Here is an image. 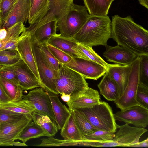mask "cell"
<instances>
[{
    "instance_id": "cell-1",
    "label": "cell",
    "mask_w": 148,
    "mask_h": 148,
    "mask_svg": "<svg viewBox=\"0 0 148 148\" xmlns=\"http://www.w3.org/2000/svg\"><path fill=\"white\" fill-rule=\"evenodd\" d=\"M111 36L120 45L138 56L148 54V31L136 23L130 15L112 16Z\"/></svg>"
},
{
    "instance_id": "cell-2",
    "label": "cell",
    "mask_w": 148,
    "mask_h": 148,
    "mask_svg": "<svg viewBox=\"0 0 148 148\" xmlns=\"http://www.w3.org/2000/svg\"><path fill=\"white\" fill-rule=\"evenodd\" d=\"M111 23L108 15H90L73 38L78 42L92 47L105 46L111 38Z\"/></svg>"
},
{
    "instance_id": "cell-3",
    "label": "cell",
    "mask_w": 148,
    "mask_h": 148,
    "mask_svg": "<svg viewBox=\"0 0 148 148\" xmlns=\"http://www.w3.org/2000/svg\"><path fill=\"white\" fill-rule=\"evenodd\" d=\"M85 6L73 3L58 19L57 28L62 36L73 38L90 16Z\"/></svg>"
},
{
    "instance_id": "cell-4",
    "label": "cell",
    "mask_w": 148,
    "mask_h": 148,
    "mask_svg": "<svg viewBox=\"0 0 148 148\" xmlns=\"http://www.w3.org/2000/svg\"><path fill=\"white\" fill-rule=\"evenodd\" d=\"M82 111L91 124L97 130L115 133L117 125L112 108L105 101L90 108L78 109Z\"/></svg>"
},
{
    "instance_id": "cell-5",
    "label": "cell",
    "mask_w": 148,
    "mask_h": 148,
    "mask_svg": "<svg viewBox=\"0 0 148 148\" xmlns=\"http://www.w3.org/2000/svg\"><path fill=\"white\" fill-rule=\"evenodd\" d=\"M129 124L119 125H117L118 130L115 134L113 139L104 142H99L85 140V146L97 147H125L139 142L142 136L147 131L144 128L132 127Z\"/></svg>"
},
{
    "instance_id": "cell-6",
    "label": "cell",
    "mask_w": 148,
    "mask_h": 148,
    "mask_svg": "<svg viewBox=\"0 0 148 148\" xmlns=\"http://www.w3.org/2000/svg\"><path fill=\"white\" fill-rule=\"evenodd\" d=\"M88 84L80 74L67 66L60 64L56 79L59 94L72 95L88 87Z\"/></svg>"
},
{
    "instance_id": "cell-7",
    "label": "cell",
    "mask_w": 148,
    "mask_h": 148,
    "mask_svg": "<svg viewBox=\"0 0 148 148\" xmlns=\"http://www.w3.org/2000/svg\"><path fill=\"white\" fill-rule=\"evenodd\" d=\"M32 42L41 88L47 92L59 94L56 87V79L58 70H54L49 66L40 52L38 44L32 37Z\"/></svg>"
},
{
    "instance_id": "cell-8",
    "label": "cell",
    "mask_w": 148,
    "mask_h": 148,
    "mask_svg": "<svg viewBox=\"0 0 148 148\" xmlns=\"http://www.w3.org/2000/svg\"><path fill=\"white\" fill-rule=\"evenodd\" d=\"M131 64V69L126 87L122 95L114 102L116 107L121 110L138 105L136 96L140 81V57L138 56Z\"/></svg>"
},
{
    "instance_id": "cell-9",
    "label": "cell",
    "mask_w": 148,
    "mask_h": 148,
    "mask_svg": "<svg viewBox=\"0 0 148 148\" xmlns=\"http://www.w3.org/2000/svg\"><path fill=\"white\" fill-rule=\"evenodd\" d=\"M57 17L49 11L41 20L30 25L25 30L30 32L32 37L38 44L46 43L57 34Z\"/></svg>"
},
{
    "instance_id": "cell-10",
    "label": "cell",
    "mask_w": 148,
    "mask_h": 148,
    "mask_svg": "<svg viewBox=\"0 0 148 148\" xmlns=\"http://www.w3.org/2000/svg\"><path fill=\"white\" fill-rule=\"evenodd\" d=\"M63 65L76 71L85 79L97 80L103 76L106 71V69L101 64L81 58L72 57L69 63Z\"/></svg>"
},
{
    "instance_id": "cell-11",
    "label": "cell",
    "mask_w": 148,
    "mask_h": 148,
    "mask_svg": "<svg viewBox=\"0 0 148 148\" xmlns=\"http://www.w3.org/2000/svg\"><path fill=\"white\" fill-rule=\"evenodd\" d=\"M23 98L33 107L35 111L48 116L56 122L50 98L43 88H35L28 94L23 95Z\"/></svg>"
},
{
    "instance_id": "cell-12",
    "label": "cell",
    "mask_w": 148,
    "mask_h": 148,
    "mask_svg": "<svg viewBox=\"0 0 148 148\" xmlns=\"http://www.w3.org/2000/svg\"><path fill=\"white\" fill-rule=\"evenodd\" d=\"M116 121L145 128L148 125V109L139 105L133 106L114 114Z\"/></svg>"
},
{
    "instance_id": "cell-13",
    "label": "cell",
    "mask_w": 148,
    "mask_h": 148,
    "mask_svg": "<svg viewBox=\"0 0 148 148\" xmlns=\"http://www.w3.org/2000/svg\"><path fill=\"white\" fill-rule=\"evenodd\" d=\"M32 119V114H25L16 123H0V146H15L14 141Z\"/></svg>"
},
{
    "instance_id": "cell-14",
    "label": "cell",
    "mask_w": 148,
    "mask_h": 148,
    "mask_svg": "<svg viewBox=\"0 0 148 148\" xmlns=\"http://www.w3.org/2000/svg\"><path fill=\"white\" fill-rule=\"evenodd\" d=\"M101 101L98 91L88 86L71 95L66 104L70 111L81 108H90Z\"/></svg>"
},
{
    "instance_id": "cell-15",
    "label": "cell",
    "mask_w": 148,
    "mask_h": 148,
    "mask_svg": "<svg viewBox=\"0 0 148 148\" xmlns=\"http://www.w3.org/2000/svg\"><path fill=\"white\" fill-rule=\"evenodd\" d=\"M31 5L30 0H17L2 21L1 28L7 29L16 23L28 20Z\"/></svg>"
},
{
    "instance_id": "cell-16",
    "label": "cell",
    "mask_w": 148,
    "mask_h": 148,
    "mask_svg": "<svg viewBox=\"0 0 148 148\" xmlns=\"http://www.w3.org/2000/svg\"><path fill=\"white\" fill-rule=\"evenodd\" d=\"M16 47L17 50L22 60L31 69L40 81L32 51V36L30 32L25 30L21 33L18 41Z\"/></svg>"
},
{
    "instance_id": "cell-17",
    "label": "cell",
    "mask_w": 148,
    "mask_h": 148,
    "mask_svg": "<svg viewBox=\"0 0 148 148\" xmlns=\"http://www.w3.org/2000/svg\"><path fill=\"white\" fill-rule=\"evenodd\" d=\"M19 85L23 90L41 88V84L32 71L22 60L13 65Z\"/></svg>"
},
{
    "instance_id": "cell-18",
    "label": "cell",
    "mask_w": 148,
    "mask_h": 148,
    "mask_svg": "<svg viewBox=\"0 0 148 148\" xmlns=\"http://www.w3.org/2000/svg\"><path fill=\"white\" fill-rule=\"evenodd\" d=\"M103 56L108 61L122 65L131 64L138 56L128 49L117 45L115 46H105Z\"/></svg>"
},
{
    "instance_id": "cell-19",
    "label": "cell",
    "mask_w": 148,
    "mask_h": 148,
    "mask_svg": "<svg viewBox=\"0 0 148 148\" xmlns=\"http://www.w3.org/2000/svg\"><path fill=\"white\" fill-rule=\"evenodd\" d=\"M47 43L57 47L71 57L84 59L80 51L77 48V42L73 38L63 36L60 34L53 35Z\"/></svg>"
},
{
    "instance_id": "cell-20",
    "label": "cell",
    "mask_w": 148,
    "mask_h": 148,
    "mask_svg": "<svg viewBox=\"0 0 148 148\" xmlns=\"http://www.w3.org/2000/svg\"><path fill=\"white\" fill-rule=\"evenodd\" d=\"M131 68V64L125 65L115 64H109L107 68L109 75L119 87L120 96L127 85Z\"/></svg>"
},
{
    "instance_id": "cell-21",
    "label": "cell",
    "mask_w": 148,
    "mask_h": 148,
    "mask_svg": "<svg viewBox=\"0 0 148 148\" xmlns=\"http://www.w3.org/2000/svg\"><path fill=\"white\" fill-rule=\"evenodd\" d=\"M103 76L97 85L100 94L108 101L115 102L120 96L119 87L111 78L107 71Z\"/></svg>"
},
{
    "instance_id": "cell-22",
    "label": "cell",
    "mask_w": 148,
    "mask_h": 148,
    "mask_svg": "<svg viewBox=\"0 0 148 148\" xmlns=\"http://www.w3.org/2000/svg\"><path fill=\"white\" fill-rule=\"evenodd\" d=\"M61 130L60 134L64 140H84V136L75 121L73 110L70 111L69 115Z\"/></svg>"
},
{
    "instance_id": "cell-23",
    "label": "cell",
    "mask_w": 148,
    "mask_h": 148,
    "mask_svg": "<svg viewBox=\"0 0 148 148\" xmlns=\"http://www.w3.org/2000/svg\"><path fill=\"white\" fill-rule=\"evenodd\" d=\"M47 92L51 100L58 130H61L69 115L70 111L65 105L60 102L58 94Z\"/></svg>"
},
{
    "instance_id": "cell-24",
    "label": "cell",
    "mask_w": 148,
    "mask_h": 148,
    "mask_svg": "<svg viewBox=\"0 0 148 148\" xmlns=\"http://www.w3.org/2000/svg\"><path fill=\"white\" fill-rule=\"evenodd\" d=\"M26 28L24 23L20 22L7 29V35L5 38L1 41L0 51L6 49L17 50L18 41Z\"/></svg>"
},
{
    "instance_id": "cell-25",
    "label": "cell",
    "mask_w": 148,
    "mask_h": 148,
    "mask_svg": "<svg viewBox=\"0 0 148 148\" xmlns=\"http://www.w3.org/2000/svg\"><path fill=\"white\" fill-rule=\"evenodd\" d=\"M50 10L49 0H33L31 5L28 19L32 25L41 20Z\"/></svg>"
},
{
    "instance_id": "cell-26",
    "label": "cell",
    "mask_w": 148,
    "mask_h": 148,
    "mask_svg": "<svg viewBox=\"0 0 148 148\" xmlns=\"http://www.w3.org/2000/svg\"><path fill=\"white\" fill-rule=\"evenodd\" d=\"M114 0H83L89 14L92 16H106Z\"/></svg>"
},
{
    "instance_id": "cell-27",
    "label": "cell",
    "mask_w": 148,
    "mask_h": 148,
    "mask_svg": "<svg viewBox=\"0 0 148 148\" xmlns=\"http://www.w3.org/2000/svg\"><path fill=\"white\" fill-rule=\"evenodd\" d=\"M46 136L50 137L49 134L32 119L19 135L17 139L25 143L29 140Z\"/></svg>"
},
{
    "instance_id": "cell-28",
    "label": "cell",
    "mask_w": 148,
    "mask_h": 148,
    "mask_svg": "<svg viewBox=\"0 0 148 148\" xmlns=\"http://www.w3.org/2000/svg\"><path fill=\"white\" fill-rule=\"evenodd\" d=\"M0 108L8 112L23 114H32L35 110L33 107L23 98L18 101H10L1 104Z\"/></svg>"
},
{
    "instance_id": "cell-29",
    "label": "cell",
    "mask_w": 148,
    "mask_h": 148,
    "mask_svg": "<svg viewBox=\"0 0 148 148\" xmlns=\"http://www.w3.org/2000/svg\"><path fill=\"white\" fill-rule=\"evenodd\" d=\"M32 115L33 121L46 131L50 137L53 136L58 132V128L56 122L48 116L34 110Z\"/></svg>"
},
{
    "instance_id": "cell-30",
    "label": "cell",
    "mask_w": 148,
    "mask_h": 148,
    "mask_svg": "<svg viewBox=\"0 0 148 148\" xmlns=\"http://www.w3.org/2000/svg\"><path fill=\"white\" fill-rule=\"evenodd\" d=\"M0 83L11 101H18L23 98V90L19 85L1 77Z\"/></svg>"
},
{
    "instance_id": "cell-31",
    "label": "cell",
    "mask_w": 148,
    "mask_h": 148,
    "mask_svg": "<svg viewBox=\"0 0 148 148\" xmlns=\"http://www.w3.org/2000/svg\"><path fill=\"white\" fill-rule=\"evenodd\" d=\"M77 48L82 54L84 59L95 62L103 66L107 69L109 64L97 54L92 47L78 42Z\"/></svg>"
},
{
    "instance_id": "cell-32",
    "label": "cell",
    "mask_w": 148,
    "mask_h": 148,
    "mask_svg": "<svg viewBox=\"0 0 148 148\" xmlns=\"http://www.w3.org/2000/svg\"><path fill=\"white\" fill-rule=\"evenodd\" d=\"M73 111L75 121L84 137L97 130L91 124L82 111L78 109Z\"/></svg>"
},
{
    "instance_id": "cell-33",
    "label": "cell",
    "mask_w": 148,
    "mask_h": 148,
    "mask_svg": "<svg viewBox=\"0 0 148 148\" xmlns=\"http://www.w3.org/2000/svg\"><path fill=\"white\" fill-rule=\"evenodd\" d=\"M21 60L17 50L6 49L0 51V67L13 66Z\"/></svg>"
},
{
    "instance_id": "cell-34",
    "label": "cell",
    "mask_w": 148,
    "mask_h": 148,
    "mask_svg": "<svg viewBox=\"0 0 148 148\" xmlns=\"http://www.w3.org/2000/svg\"><path fill=\"white\" fill-rule=\"evenodd\" d=\"M74 0H49V11L57 18L60 17L66 12Z\"/></svg>"
},
{
    "instance_id": "cell-35",
    "label": "cell",
    "mask_w": 148,
    "mask_h": 148,
    "mask_svg": "<svg viewBox=\"0 0 148 148\" xmlns=\"http://www.w3.org/2000/svg\"><path fill=\"white\" fill-rule=\"evenodd\" d=\"M114 133L109 131L97 130L94 132L84 136V140L99 142H104L112 140Z\"/></svg>"
},
{
    "instance_id": "cell-36",
    "label": "cell",
    "mask_w": 148,
    "mask_h": 148,
    "mask_svg": "<svg viewBox=\"0 0 148 148\" xmlns=\"http://www.w3.org/2000/svg\"><path fill=\"white\" fill-rule=\"evenodd\" d=\"M38 45L40 52L49 66L53 69L58 71L60 64L49 50L47 43Z\"/></svg>"
},
{
    "instance_id": "cell-37",
    "label": "cell",
    "mask_w": 148,
    "mask_h": 148,
    "mask_svg": "<svg viewBox=\"0 0 148 148\" xmlns=\"http://www.w3.org/2000/svg\"><path fill=\"white\" fill-rule=\"evenodd\" d=\"M138 105L148 109V85L140 82L136 94Z\"/></svg>"
},
{
    "instance_id": "cell-38",
    "label": "cell",
    "mask_w": 148,
    "mask_h": 148,
    "mask_svg": "<svg viewBox=\"0 0 148 148\" xmlns=\"http://www.w3.org/2000/svg\"><path fill=\"white\" fill-rule=\"evenodd\" d=\"M49 50L60 64H65L69 63L72 57L47 42Z\"/></svg>"
},
{
    "instance_id": "cell-39",
    "label": "cell",
    "mask_w": 148,
    "mask_h": 148,
    "mask_svg": "<svg viewBox=\"0 0 148 148\" xmlns=\"http://www.w3.org/2000/svg\"><path fill=\"white\" fill-rule=\"evenodd\" d=\"M139 56L140 58L139 82L148 85V54Z\"/></svg>"
},
{
    "instance_id": "cell-40",
    "label": "cell",
    "mask_w": 148,
    "mask_h": 148,
    "mask_svg": "<svg viewBox=\"0 0 148 148\" xmlns=\"http://www.w3.org/2000/svg\"><path fill=\"white\" fill-rule=\"evenodd\" d=\"M25 114L8 112L0 108V123H16L20 120Z\"/></svg>"
},
{
    "instance_id": "cell-41",
    "label": "cell",
    "mask_w": 148,
    "mask_h": 148,
    "mask_svg": "<svg viewBox=\"0 0 148 148\" xmlns=\"http://www.w3.org/2000/svg\"><path fill=\"white\" fill-rule=\"evenodd\" d=\"M0 77L19 85L18 82L13 66L0 67Z\"/></svg>"
},
{
    "instance_id": "cell-42",
    "label": "cell",
    "mask_w": 148,
    "mask_h": 148,
    "mask_svg": "<svg viewBox=\"0 0 148 148\" xmlns=\"http://www.w3.org/2000/svg\"><path fill=\"white\" fill-rule=\"evenodd\" d=\"M17 0H0V17L2 21Z\"/></svg>"
},
{
    "instance_id": "cell-43",
    "label": "cell",
    "mask_w": 148,
    "mask_h": 148,
    "mask_svg": "<svg viewBox=\"0 0 148 148\" xmlns=\"http://www.w3.org/2000/svg\"><path fill=\"white\" fill-rule=\"evenodd\" d=\"M10 101V98L5 93L0 83V105Z\"/></svg>"
},
{
    "instance_id": "cell-44",
    "label": "cell",
    "mask_w": 148,
    "mask_h": 148,
    "mask_svg": "<svg viewBox=\"0 0 148 148\" xmlns=\"http://www.w3.org/2000/svg\"><path fill=\"white\" fill-rule=\"evenodd\" d=\"M128 147L147 148L148 147V138L141 142L130 145Z\"/></svg>"
},
{
    "instance_id": "cell-45",
    "label": "cell",
    "mask_w": 148,
    "mask_h": 148,
    "mask_svg": "<svg viewBox=\"0 0 148 148\" xmlns=\"http://www.w3.org/2000/svg\"><path fill=\"white\" fill-rule=\"evenodd\" d=\"M7 34V29L5 28L0 29V41H2L5 38Z\"/></svg>"
},
{
    "instance_id": "cell-46",
    "label": "cell",
    "mask_w": 148,
    "mask_h": 148,
    "mask_svg": "<svg viewBox=\"0 0 148 148\" xmlns=\"http://www.w3.org/2000/svg\"><path fill=\"white\" fill-rule=\"evenodd\" d=\"M61 95L60 97L64 101L67 102L69 101L70 100L71 95L65 94L63 93Z\"/></svg>"
},
{
    "instance_id": "cell-47",
    "label": "cell",
    "mask_w": 148,
    "mask_h": 148,
    "mask_svg": "<svg viewBox=\"0 0 148 148\" xmlns=\"http://www.w3.org/2000/svg\"><path fill=\"white\" fill-rule=\"evenodd\" d=\"M138 1L141 5L148 9V0H138Z\"/></svg>"
},
{
    "instance_id": "cell-48",
    "label": "cell",
    "mask_w": 148,
    "mask_h": 148,
    "mask_svg": "<svg viewBox=\"0 0 148 148\" xmlns=\"http://www.w3.org/2000/svg\"><path fill=\"white\" fill-rule=\"evenodd\" d=\"M2 23V20L1 18H0V29L1 28Z\"/></svg>"
},
{
    "instance_id": "cell-49",
    "label": "cell",
    "mask_w": 148,
    "mask_h": 148,
    "mask_svg": "<svg viewBox=\"0 0 148 148\" xmlns=\"http://www.w3.org/2000/svg\"><path fill=\"white\" fill-rule=\"evenodd\" d=\"M30 5H31H31L32 4V3L33 2V0H30Z\"/></svg>"
},
{
    "instance_id": "cell-50",
    "label": "cell",
    "mask_w": 148,
    "mask_h": 148,
    "mask_svg": "<svg viewBox=\"0 0 148 148\" xmlns=\"http://www.w3.org/2000/svg\"></svg>"
}]
</instances>
